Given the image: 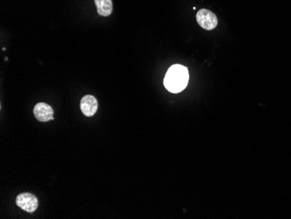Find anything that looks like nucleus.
<instances>
[{"instance_id":"nucleus-4","label":"nucleus","mask_w":291,"mask_h":219,"mask_svg":"<svg viewBox=\"0 0 291 219\" xmlns=\"http://www.w3.org/2000/svg\"><path fill=\"white\" fill-rule=\"evenodd\" d=\"M34 114L38 122H47L54 119V111L52 108L44 102H39L35 105Z\"/></svg>"},{"instance_id":"nucleus-1","label":"nucleus","mask_w":291,"mask_h":219,"mask_svg":"<svg viewBox=\"0 0 291 219\" xmlns=\"http://www.w3.org/2000/svg\"><path fill=\"white\" fill-rule=\"evenodd\" d=\"M189 74L188 68L182 65H173L169 68L164 78V86L169 92L180 93L188 83Z\"/></svg>"},{"instance_id":"nucleus-6","label":"nucleus","mask_w":291,"mask_h":219,"mask_svg":"<svg viewBox=\"0 0 291 219\" xmlns=\"http://www.w3.org/2000/svg\"><path fill=\"white\" fill-rule=\"evenodd\" d=\"M99 15L102 17H108L113 13V1L112 0H94Z\"/></svg>"},{"instance_id":"nucleus-5","label":"nucleus","mask_w":291,"mask_h":219,"mask_svg":"<svg viewBox=\"0 0 291 219\" xmlns=\"http://www.w3.org/2000/svg\"><path fill=\"white\" fill-rule=\"evenodd\" d=\"M80 110L87 117L93 116L97 112V99L91 94L85 95L80 101Z\"/></svg>"},{"instance_id":"nucleus-3","label":"nucleus","mask_w":291,"mask_h":219,"mask_svg":"<svg viewBox=\"0 0 291 219\" xmlns=\"http://www.w3.org/2000/svg\"><path fill=\"white\" fill-rule=\"evenodd\" d=\"M17 206L28 213H33L38 209V198L31 193H22L16 198Z\"/></svg>"},{"instance_id":"nucleus-2","label":"nucleus","mask_w":291,"mask_h":219,"mask_svg":"<svg viewBox=\"0 0 291 219\" xmlns=\"http://www.w3.org/2000/svg\"><path fill=\"white\" fill-rule=\"evenodd\" d=\"M196 20L203 29L210 31L218 25V19L215 13L207 9H201L196 14Z\"/></svg>"}]
</instances>
